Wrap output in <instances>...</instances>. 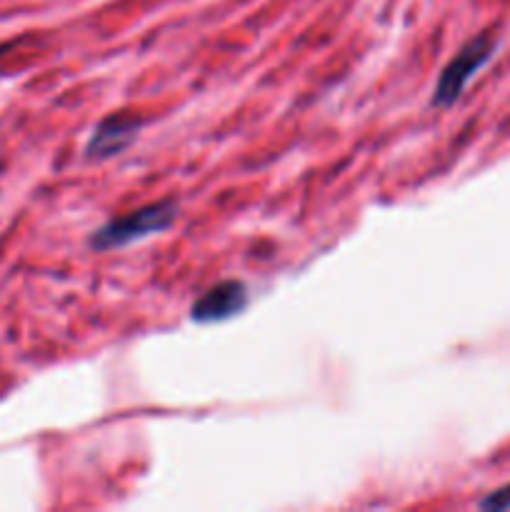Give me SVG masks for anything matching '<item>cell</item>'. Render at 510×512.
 <instances>
[{"mask_svg": "<svg viewBox=\"0 0 510 512\" xmlns=\"http://www.w3.org/2000/svg\"><path fill=\"white\" fill-rule=\"evenodd\" d=\"M248 305V288L240 280H223V283L213 285L205 290L193 305H190V318L195 323H220Z\"/></svg>", "mask_w": 510, "mask_h": 512, "instance_id": "277c9868", "label": "cell"}, {"mask_svg": "<svg viewBox=\"0 0 510 512\" xmlns=\"http://www.w3.org/2000/svg\"><path fill=\"white\" fill-rule=\"evenodd\" d=\"M495 48H498V38H495L490 30L488 33L475 35L473 40H468V43L458 50V55L445 65L443 73H440L433 90V100H430L433 108H450V105L463 95L465 85L473 80V75L493 58Z\"/></svg>", "mask_w": 510, "mask_h": 512, "instance_id": "7a4b0ae2", "label": "cell"}, {"mask_svg": "<svg viewBox=\"0 0 510 512\" xmlns=\"http://www.w3.org/2000/svg\"><path fill=\"white\" fill-rule=\"evenodd\" d=\"M478 508L490 510V512L510 510V485H503V488H498V490H493L490 495H485V498L478 503Z\"/></svg>", "mask_w": 510, "mask_h": 512, "instance_id": "5b68a950", "label": "cell"}, {"mask_svg": "<svg viewBox=\"0 0 510 512\" xmlns=\"http://www.w3.org/2000/svg\"><path fill=\"white\" fill-rule=\"evenodd\" d=\"M143 120L130 113H115L100 120L90 133L88 145H85V158L88 160H108L120 155L138 135Z\"/></svg>", "mask_w": 510, "mask_h": 512, "instance_id": "3957f363", "label": "cell"}, {"mask_svg": "<svg viewBox=\"0 0 510 512\" xmlns=\"http://www.w3.org/2000/svg\"><path fill=\"white\" fill-rule=\"evenodd\" d=\"M175 218H178V205L173 200H158V203L143 205L133 213L108 220L103 228L90 235L88 245L98 253L123 248V245L138 243V240L150 238V235L163 233L175 223Z\"/></svg>", "mask_w": 510, "mask_h": 512, "instance_id": "6da1fadb", "label": "cell"}]
</instances>
